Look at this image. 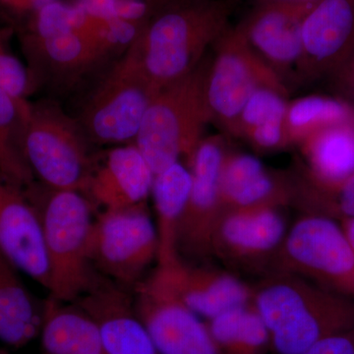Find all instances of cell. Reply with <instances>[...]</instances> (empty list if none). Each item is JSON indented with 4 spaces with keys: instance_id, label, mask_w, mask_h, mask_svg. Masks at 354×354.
Listing matches in <instances>:
<instances>
[{
    "instance_id": "cell-2",
    "label": "cell",
    "mask_w": 354,
    "mask_h": 354,
    "mask_svg": "<svg viewBox=\"0 0 354 354\" xmlns=\"http://www.w3.org/2000/svg\"><path fill=\"white\" fill-rule=\"evenodd\" d=\"M225 0H165L134 44L158 91L187 75L206 58L227 29Z\"/></svg>"
},
{
    "instance_id": "cell-4",
    "label": "cell",
    "mask_w": 354,
    "mask_h": 354,
    "mask_svg": "<svg viewBox=\"0 0 354 354\" xmlns=\"http://www.w3.org/2000/svg\"><path fill=\"white\" fill-rule=\"evenodd\" d=\"M209 57L187 75L165 86L147 109L134 144L153 174L184 158L186 165L212 122L206 95Z\"/></svg>"
},
{
    "instance_id": "cell-20",
    "label": "cell",
    "mask_w": 354,
    "mask_h": 354,
    "mask_svg": "<svg viewBox=\"0 0 354 354\" xmlns=\"http://www.w3.org/2000/svg\"><path fill=\"white\" fill-rule=\"evenodd\" d=\"M300 172L313 183L335 186L354 174V121L337 123L310 135L299 145Z\"/></svg>"
},
{
    "instance_id": "cell-7",
    "label": "cell",
    "mask_w": 354,
    "mask_h": 354,
    "mask_svg": "<svg viewBox=\"0 0 354 354\" xmlns=\"http://www.w3.org/2000/svg\"><path fill=\"white\" fill-rule=\"evenodd\" d=\"M270 272L297 274L354 300V250L342 225L327 216H300L288 228Z\"/></svg>"
},
{
    "instance_id": "cell-31",
    "label": "cell",
    "mask_w": 354,
    "mask_h": 354,
    "mask_svg": "<svg viewBox=\"0 0 354 354\" xmlns=\"http://www.w3.org/2000/svg\"><path fill=\"white\" fill-rule=\"evenodd\" d=\"M258 152H274L290 146L286 121L269 123L254 128L244 135L243 138Z\"/></svg>"
},
{
    "instance_id": "cell-28",
    "label": "cell",
    "mask_w": 354,
    "mask_h": 354,
    "mask_svg": "<svg viewBox=\"0 0 354 354\" xmlns=\"http://www.w3.org/2000/svg\"><path fill=\"white\" fill-rule=\"evenodd\" d=\"M288 92L281 88L260 87L254 91L242 109L234 136L243 138L254 128L286 121Z\"/></svg>"
},
{
    "instance_id": "cell-30",
    "label": "cell",
    "mask_w": 354,
    "mask_h": 354,
    "mask_svg": "<svg viewBox=\"0 0 354 354\" xmlns=\"http://www.w3.org/2000/svg\"><path fill=\"white\" fill-rule=\"evenodd\" d=\"M12 30L0 27V88L21 100H27L36 87L29 68L13 55L9 46Z\"/></svg>"
},
{
    "instance_id": "cell-27",
    "label": "cell",
    "mask_w": 354,
    "mask_h": 354,
    "mask_svg": "<svg viewBox=\"0 0 354 354\" xmlns=\"http://www.w3.org/2000/svg\"><path fill=\"white\" fill-rule=\"evenodd\" d=\"M292 205L304 213L335 221L354 218V174L337 185L325 186L313 183L298 171L293 174Z\"/></svg>"
},
{
    "instance_id": "cell-16",
    "label": "cell",
    "mask_w": 354,
    "mask_h": 354,
    "mask_svg": "<svg viewBox=\"0 0 354 354\" xmlns=\"http://www.w3.org/2000/svg\"><path fill=\"white\" fill-rule=\"evenodd\" d=\"M0 253L46 288L50 268L38 209L26 187L0 172Z\"/></svg>"
},
{
    "instance_id": "cell-3",
    "label": "cell",
    "mask_w": 354,
    "mask_h": 354,
    "mask_svg": "<svg viewBox=\"0 0 354 354\" xmlns=\"http://www.w3.org/2000/svg\"><path fill=\"white\" fill-rule=\"evenodd\" d=\"M26 189L41 216L50 268V297L73 304L97 276L88 253L93 205L78 191L53 190L37 181Z\"/></svg>"
},
{
    "instance_id": "cell-23",
    "label": "cell",
    "mask_w": 354,
    "mask_h": 354,
    "mask_svg": "<svg viewBox=\"0 0 354 354\" xmlns=\"http://www.w3.org/2000/svg\"><path fill=\"white\" fill-rule=\"evenodd\" d=\"M41 334L43 354H106L94 321L75 304L48 298Z\"/></svg>"
},
{
    "instance_id": "cell-13",
    "label": "cell",
    "mask_w": 354,
    "mask_h": 354,
    "mask_svg": "<svg viewBox=\"0 0 354 354\" xmlns=\"http://www.w3.org/2000/svg\"><path fill=\"white\" fill-rule=\"evenodd\" d=\"M227 146L221 136L204 137L187 165L192 183L177 232L178 253L212 257L211 242L223 212L220 180Z\"/></svg>"
},
{
    "instance_id": "cell-36",
    "label": "cell",
    "mask_w": 354,
    "mask_h": 354,
    "mask_svg": "<svg viewBox=\"0 0 354 354\" xmlns=\"http://www.w3.org/2000/svg\"><path fill=\"white\" fill-rule=\"evenodd\" d=\"M285 1H313V0H285Z\"/></svg>"
},
{
    "instance_id": "cell-18",
    "label": "cell",
    "mask_w": 354,
    "mask_h": 354,
    "mask_svg": "<svg viewBox=\"0 0 354 354\" xmlns=\"http://www.w3.org/2000/svg\"><path fill=\"white\" fill-rule=\"evenodd\" d=\"M155 174L135 144L118 147L94 165L83 194L104 209L127 208L146 203Z\"/></svg>"
},
{
    "instance_id": "cell-15",
    "label": "cell",
    "mask_w": 354,
    "mask_h": 354,
    "mask_svg": "<svg viewBox=\"0 0 354 354\" xmlns=\"http://www.w3.org/2000/svg\"><path fill=\"white\" fill-rule=\"evenodd\" d=\"M313 1L260 0L237 25L251 50L286 88L297 82L302 21Z\"/></svg>"
},
{
    "instance_id": "cell-19",
    "label": "cell",
    "mask_w": 354,
    "mask_h": 354,
    "mask_svg": "<svg viewBox=\"0 0 354 354\" xmlns=\"http://www.w3.org/2000/svg\"><path fill=\"white\" fill-rule=\"evenodd\" d=\"M158 267L164 270L184 304L206 321L252 300V286L232 272L207 266H191L180 257L171 264Z\"/></svg>"
},
{
    "instance_id": "cell-11",
    "label": "cell",
    "mask_w": 354,
    "mask_h": 354,
    "mask_svg": "<svg viewBox=\"0 0 354 354\" xmlns=\"http://www.w3.org/2000/svg\"><path fill=\"white\" fill-rule=\"evenodd\" d=\"M133 302L160 354H221L206 322L184 304L158 266L134 286Z\"/></svg>"
},
{
    "instance_id": "cell-37",
    "label": "cell",
    "mask_w": 354,
    "mask_h": 354,
    "mask_svg": "<svg viewBox=\"0 0 354 354\" xmlns=\"http://www.w3.org/2000/svg\"><path fill=\"white\" fill-rule=\"evenodd\" d=\"M0 354H8L6 353V351H0Z\"/></svg>"
},
{
    "instance_id": "cell-6",
    "label": "cell",
    "mask_w": 354,
    "mask_h": 354,
    "mask_svg": "<svg viewBox=\"0 0 354 354\" xmlns=\"http://www.w3.org/2000/svg\"><path fill=\"white\" fill-rule=\"evenodd\" d=\"M158 92L133 41L84 106L79 121L88 140L99 144L135 141L147 109Z\"/></svg>"
},
{
    "instance_id": "cell-22",
    "label": "cell",
    "mask_w": 354,
    "mask_h": 354,
    "mask_svg": "<svg viewBox=\"0 0 354 354\" xmlns=\"http://www.w3.org/2000/svg\"><path fill=\"white\" fill-rule=\"evenodd\" d=\"M17 271L0 253V341L22 348L41 332L44 304L32 297Z\"/></svg>"
},
{
    "instance_id": "cell-29",
    "label": "cell",
    "mask_w": 354,
    "mask_h": 354,
    "mask_svg": "<svg viewBox=\"0 0 354 354\" xmlns=\"http://www.w3.org/2000/svg\"><path fill=\"white\" fill-rule=\"evenodd\" d=\"M264 164L255 156L227 151L221 169L220 188L223 211L235 197L266 171Z\"/></svg>"
},
{
    "instance_id": "cell-5",
    "label": "cell",
    "mask_w": 354,
    "mask_h": 354,
    "mask_svg": "<svg viewBox=\"0 0 354 354\" xmlns=\"http://www.w3.org/2000/svg\"><path fill=\"white\" fill-rule=\"evenodd\" d=\"M88 141L80 121L55 102H30L25 156L41 185L83 194L95 160Z\"/></svg>"
},
{
    "instance_id": "cell-14",
    "label": "cell",
    "mask_w": 354,
    "mask_h": 354,
    "mask_svg": "<svg viewBox=\"0 0 354 354\" xmlns=\"http://www.w3.org/2000/svg\"><path fill=\"white\" fill-rule=\"evenodd\" d=\"M354 51V0H314L301 25L297 82L333 76Z\"/></svg>"
},
{
    "instance_id": "cell-25",
    "label": "cell",
    "mask_w": 354,
    "mask_h": 354,
    "mask_svg": "<svg viewBox=\"0 0 354 354\" xmlns=\"http://www.w3.org/2000/svg\"><path fill=\"white\" fill-rule=\"evenodd\" d=\"M29 104L0 88V172L24 187L36 181L25 156Z\"/></svg>"
},
{
    "instance_id": "cell-24",
    "label": "cell",
    "mask_w": 354,
    "mask_h": 354,
    "mask_svg": "<svg viewBox=\"0 0 354 354\" xmlns=\"http://www.w3.org/2000/svg\"><path fill=\"white\" fill-rule=\"evenodd\" d=\"M221 354H267L270 334L253 304L227 310L206 321Z\"/></svg>"
},
{
    "instance_id": "cell-33",
    "label": "cell",
    "mask_w": 354,
    "mask_h": 354,
    "mask_svg": "<svg viewBox=\"0 0 354 354\" xmlns=\"http://www.w3.org/2000/svg\"><path fill=\"white\" fill-rule=\"evenodd\" d=\"M57 0H0V8L13 17L27 19L39 9Z\"/></svg>"
},
{
    "instance_id": "cell-35",
    "label": "cell",
    "mask_w": 354,
    "mask_h": 354,
    "mask_svg": "<svg viewBox=\"0 0 354 354\" xmlns=\"http://www.w3.org/2000/svg\"><path fill=\"white\" fill-rule=\"evenodd\" d=\"M344 234L348 237L349 243L354 250V218L342 221L341 223Z\"/></svg>"
},
{
    "instance_id": "cell-1",
    "label": "cell",
    "mask_w": 354,
    "mask_h": 354,
    "mask_svg": "<svg viewBox=\"0 0 354 354\" xmlns=\"http://www.w3.org/2000/svg\"><path fill=\"white\" fill-rule=\"evenodd\" d=\"M252 286L251 304L269 330L274 354H301L324 337L354 326V300L286 272Z\"/></svg>"
},
{
    "instance_id": "cell-9",
    "label": "cell",
    "mask_w": 354,
    "mask_h": 354,
    "mask_svg": "<svg viewBox=\"0 0 354 354\" xmlns=\"http://www.w3.org/2000/svg\"><path fill=\"white\" fill-rule=\"evenodd\" d=\"M206 95L212 122L234 135L242 109L260 87L288 92L269 67L251 50L237 26H228L212 48Z\"/></svg>"
},
{
    "instance_id": "cell-32",
    "label": "cell",
    "mask_w": 354,
    "mask_h": 354,
    "mask_svg": "<svg viewBox=\"0 0 354 354\" xmlns=\"http://www.w3.org/2000/svg\"><path fill=\"white\" fill-rule=\"evenodd\" d=\"M301 354H354V326L324 337Z\"/></svg>"
},
{
    "instance_id": "cell-17",
    "label": "cell",
    "mask_w": 354,
    "mask_h": 354,
    "mask_svg": "<svg viewBox=\"0 0 354 354\" xmlns=\"http://www.w3.org/2000/svg\"><path fill=\"white\" fill-rule=\"evenodd\" d=\"M73 304L94 321L106 354H160L125 286L97 274Z\"/></svg>"
},
{
    "instance_id": "cell-12",
    "label": "cell",
    "mask_w": 354,
    "mask_h": 354,
    "mask_svg": "<svg viewBox=\"0 0 354 354\" xmlns=\"http://www.w3.org/2000/svg\"><path fill=\"white\" fill-rule=\"evenodd\" d=\"M288 230L281 208L225 209L212 237V257L234 269L267 274Z\"/></svg>"
},
{
    "instance_id": "cell-8",
    "label": "cell",
    "mask_w": 354,
    "mask_h": 354,
    "mask_svg": "<svg viewBox=\"0 0 354 354\" xmlns=\"http://www.w3.org/2000/svg\"><path fill=\"white\" fill-rule=\"evenodd\" d=\"M88 253L104 277L123 286H136L158 259L157 227L146 203L101 212L93 223Z\"/></svg>"
},
{
    "instance_id": "cell-34",
    "label": "cell",
    "mask_w": 354,
    "mask_h": 354,
    "mask_svg": "<svg viewBox=\"0 0 354 354\" xmlns=\"http://www.w3.org/2000/svg\"><path fill=\"white\" fill-rule=\"evenodd\" d=\"M335 87L354 101V51L348 62L332 77Z\"/></svg>"
},
{
    "instance_id": "cell-26",
    "label": "cell",
    "mask_w": 354,
    "mask_h": 354,
    "mask_svg": "<svg viewBox=\"0 0 354 354\" xmlns=\"http://www.w3.org/2000/svg\"><path fill=\"white\" fill-rule=\"evenodd\" d=\"M354 121V106L339 97L309 95L288 102L286 129L290 145L299 146L310 135L337 123Z\"/></svg>"
},
{
    "instance_id": "cell-21",
    "label": "cell",
    "mask_w": 354,
    "mask_h": 354,
    "mask_svg": "<svg viewBox=\"0 0 354 354\" xmlns=\"http://www.w3.org/2000/svg\"><path fill=\"white\" fill-rule=\"evenodd\" d=\"M189 167L181 162L156 174L152 191L158 239V266L176 262L180 255L177 247V232L191 189Z\"/></svg>"
},
{
    "instance_id": "cell-10",
    "label": "cell",
    "mask_w": 354,
    "mask_h": 354,
    "mask_svg": "<svg viewBox=\"0 0 354 354\" xmlns=\"http://www.w3.org/2000/svg\"><path fill=\"white\" fill-rule=\"evenodd\" d=\"M26 20L22 41L35 84L39 74L64 82L75 80L109 55L73 27L72 6L57 0Z\"/></svg>"
}]
</instances>
